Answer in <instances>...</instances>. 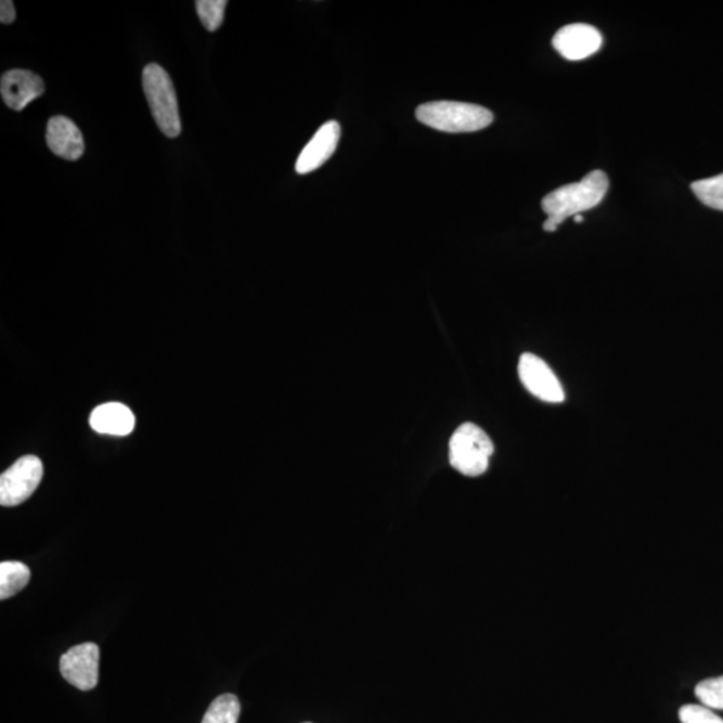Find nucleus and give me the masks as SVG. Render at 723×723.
I'll list each match as a JSON object with an SVG mask.
<instances>
[{"label":"nucleus","instance_id":"0eeeda50","mask_svg":"<svg viewBox=\"0 0 723 723\" xmlns=\"http://www.w3.org/2000/svg\"><path fill=\"white\" fill-rule=\"evenodd\" d=\"M519 377L524 387L539 400L550 403L565 401V389L560 380L542 358L531 352L522 354L519 362Z\"/></svg>","mask_w":723,"mask_h":723},{"label":"nucleus","instance_id":"1a4fd4ad","mask_svg":"<svg viewBox=\"0 0 723 723\" xmlns=\"http://www.w3.org/2000/svg\"><path fill=\"white\" fill-rule=\"evenodd\" d=\"M0 93L10 109L22 112L44 93V83L36 73L16 68L3 74Z\"/></svg>","mask_w":723,"mask_h":723},{"label":"nucleus","instance_id":"f03ea898","mask_svg":"<svg viewBox=\"0 0 723 723\" xmlns=\"http://www.w3.org/2000/svg\"><path fill=\"white\" fill-rule=\"evenodd\" d=\"M421 124L446 133H472L489 127L493 113L487 107L465 102L437 101L417 107Z\"/></svg>","mask_w":723,"mask_h":723},{"label":"nucleus","instance_id":"39448f33","mask_svg":"<svg viewBox=\"0 0 723 723\" xmlns=\"http://www.w3.org/2000/svg\"><path fill=\"white\" fill-rule=\"evenodd\" d=\"M43 477L42 461L25 455L0 476V504L15 506L25 503L36 492Z\"/></svg>","mask_w":723,"mask_h":723},{"label":"nucleus","instance_id":"f3484780","mask_svg":"<svg viewBox=\"0 0 723 723\" xmlns=\"http://www.w3.org/2000/svg\"><path fill=\"white\" fill-rule=\"evenodd\" d=\"M696 696L706 708L723 710V675L699 682Z\"/></svg>","mask_w":723,"mask_h":723},{"label":"nucleus","instance_id":"f8f14e48","mask_svg":"<svg viewBox=\"0 0 723 723\" xmlns=\"http://www.w3.org/2000/svg\"><path fill=\"white\" fill-rule=\"evenodd\" d=\"M91 429L101 435L128 436L133 431L135 417L128 406L119 402L104 403L95 408L89 419Z\"/></svg>","mask_w":723,"mask_h":723},{"label":"nucleus","instance_id":"7ed1b4c3","mask_svg":"<svg viewBox=\"0 0 723 723\" xmlns=\"http://www.w3.org/2000/svg\"><path fill=\"white\" fill-rule=\"evenodd\" d=\"M142 88L162 132L176 139L181 133L178 95L167 70L157 64L147 65L142 72Z\"/></svg>","mask_w":723,"mask_h":723},{"label":"nucleus","instance_id":"ddd939ff","mask_svg":"<svg viewBox=\"0 0 723 723\" xmlns=\"http://www.w3.org/2000/svg\"><path fill=\"white\" fill-rule=\"evenodd\" d=\"M30 569L21 561H3L0 565V599H10L30 582Z\"/></svg>","mask_w":723,"mask_h":723},{"label":"nucleus","instance_id":"20e7f679","mask_svg":"<svg viewBox=\"0 0 723 723\" xmlns=\"http://www.w3.org/2000/svg\"><path fill=\"white\" fill-rule=\"evenodd\" d=\"M494 447L480 426L466 423L453 432L449 442V461L461 475L478 477L488 470Z\"/></svg>","mask_w":723,"mask_h":723},{"label":"nucleus","instance_id":"a211bd4d","mask_svg":"<svg viewBox=\"0 0 723 723\" xmlns=\"http://www.w3.org/2000/svg\"><path fill=\"white\" fill-rule=\"evenodd\" d=\"M682 723H723L721 716L716 715L706 706L685 705L680 710Z\"/></svg>","mask_w":723,"mask_h":723},{"label":"nucleus","instance_id":"423d86ee","mask_svg":"<svg viewBox=\"0 0 723 723\" xmlns=\"http://www.w3.org/2000/svg\"><path fill=\"white\" fill-rule=\"evenodd\" d=\"M60 669L74 687L82 692L93 690L99 683L100 647L91 642L72 647L62 656Z\"/></svg>","mask_w":723,"mask_h":723},{"label":"nucleus","instance_id":"dca6fc26","mask_svg":"<svg viewBox=\"0 0 723 723\" xmlns=\"http://www.w3.org/2000/svg\"><path fill=\"white\" fill-rule=\"evenodd\" d=\"M227 4L225 0H198L196 2L197 14L208 31H216L223 25Z\"/></svg>","mask_w":723,"mask_h":723},{"label":"nucleus","instance_id":"9b49d317","mask_svg":"<svg viewBox=\"0 0 723 723\" xmlns=\"http://www.w3.org/2000/svg\"><path fill=\"white\" fill-rule=\"evenodd\" d=\"M46 142L55 156L76 162L85 152V141L77 125L64 116L50 119L46 130Z\"/></svg>","mask_w":723,"mask_h":723},{"label":"nucleus","instance_id":"2eb2a0df","mask_svg":"<svg viewBox=\"0 0 723 723\" xmlns=\"http://www.w3.org/2000/svg\"><path fill=\"white\" fill-rule=\"evenodd\" d=\"M692 191L706 207L723 210V173L693 182Z\"/></svg>","mask_w":723,"mask_h":723},{"label":"nucleus","instance_id":"4468645a","mask_svg":"<svg viewBox=\"0 0 723 723\" xmlns=\"http://www.w3.org/2000/svg\"><path fill=\"white\" fill-rule=\"evenodd\" d=\"M242 706L233 694H223L209 705L202 723H237Z\"/></svg>","mask_w":723,"mask_h":723},{"label":"nucleus","instance_id":"9d476101","mask_svg":"<svg viewBox=\"0 0 723 723\" xmlns=\"http://www.w3.org/2000/svg\"><path fill=\"white\" fill-rule=\"evenodd\" d=\"M339 140L340 125L337 121L324 124L301 151L295 165L296 172L307 175L321 168L337 151Z\"/></svg>","mask_w":723,"mask_h":723},{"label":"nucleus","instance_id":"412c9836","mask_svg":"<svg viewBox=\"0 0 723 723\" xmlns=\"http://www.w3.org/2000/svg\"><path fill=\"white\" fill-rule=\"evenodd\" d=\"M306 723H310V722H306Z\"/></svg>","mask_w":723,"mask_h":723},{"label":"nucleus","instance_id":"f257e3e1","mask_svg":"<svg viewBox=\"0 0 723 723\" xmlns=\"http://www.w3.org/2000/svg\"><path fill=\"white\" fill-rule=\"evenodd\" d=\"M608 186L607 175L603 170H592L582 181L551 192L542 202L544 214L548 216L543 224L544 231L555 232L568 218L595 208L605 198Z\"/></svg>","mask_w":723,"mask_h":723},{"label":"nucleus","instance_id":"6e6552de","mask_svg":"<svg viewBox=\"0 0 723 723\" xmlns=\"http://www.w3.org/2000/svg\"><path fill=\"white\" fill-rule=\"evenodd\" d=\"M603 37L596 27L585 23H573L561 27L552 39L555 50L568 61L589 59L601 50Z\"/></svg>","mask_w":723,"mask_h":723},{"label":"nucleus","instance_id":"aec40b11","mask_svg":"<svg viewBox=\"0 0 723 723\" xmlns=\"http://www.w3.org/2000/svg\"><path fill=\"white\" fill-rule=\"evenodd\" d=\"M582 221H583L582 215L574 216V223H582Z\"/></svg>","mask_w":723,"mask_h":723},{"label":"nucleus","instance_id":"6ab92c4d","mask_svg":"<svg viewBox=\"0 0 723 723\" xmlns=\"http://www.w3.org/2000/svg\"><path fill=\"white\" fill-rule=\"evenodd\" d=\"M16 18L15 5L11 0H2L0 3V22L3 25H11Z\"/></svg>","mask_w":723,"mask_h":723}]
</instances>
